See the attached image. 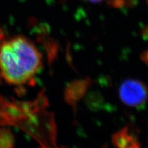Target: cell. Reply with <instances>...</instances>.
Here are the masks:
<instances>
[{
	"mask_svg": "<svg viewBox=\"0 0 148 148\" xmlns=\"http://www.w3.org/2000/svg\"><path fill=\"white\" fill-rule=\"evenodd\" d=\"M88 1H91V2H99V1H103V0H88Z\"/></svg>",
	"mask_w": 148,
	"mask_h": 148,
	"instance_id": "5b68a950",
	"label": "cell"
},
{
	"mask_svg": "<svg viewBox=\"0 0 148 148\" xmlns=\"http://www.w3.org/2000/svg\"><path fill=\"white\" fill-rule=\"evenodd\" d=\"M119 96L122 102L132 107L144 104L148 98V88L138 79H128L122 83L119 88Z\"/></svg>",
	"mask_w": 148,
	"mask_h": 148,
	"instance_id": "7a4b0ae2",
	"label": "cell"
},
{
	"mask_svg": "<svg viewBox=\"0 0 148 148\" xmlns=\"http://www.w3.org/2000/svg\"><path fill=\"white\" fill-rule=\"evenodd\" d=\"M114 143L117 148H140L136 138L130 135L127 131L116 134Z\"/></svg>",
	"mask_w": 148,
	"mask_h": 148,
	"instance_id": "3957f363",
	"label": "cell"
},
{
	"mask_svg": "<svg viewBox=\"0 0 148 148\" xmlns=\"http://www.w3.org/2000/svg\"><path fill=\"white\" fill-rule=\"evenodd\" d=\"M14 136L10 130L0 127V148H13Z\"/></svg>",
	"mask_w": 148,
	"mask_h": 148,
	"instance_id": "277c9868",
	"label": "cell"
},
{
	"mask_svg": "<svg viewBox=\"0 0 148 148\" xmlns=\"http://www.w3.org/2000/svg\"><path fill=\"white\" fill-rule=\"evenodd\" d=\"M42 62L39 51L26 37H11L0 44V75L9 84L18 86L29 82Z\"/></svg>",
	"mask_w": 148,
	"mask_h": 148,
	"instance_id": "6da1fadb",
	"label": "cell"
}]
</instances>
